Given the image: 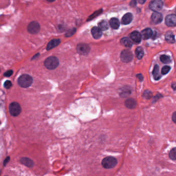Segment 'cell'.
Segmentation results:
<instances>
[{"label":"cell","instance_id":"obj_35","mask_svg":"<svg viewBox=\"0 0 176 176\" xmlns=\"http://www.w3.org/2000/svg\"><path fill=\"white\" fill-rule=\"evenodd\" d=\"M172 120H173V122H176V113L175 112L174 113H173V116H172Z\"/></svg>","mask_w":176,"mask_h":176},{"label":"cell","instance_id":"obj_12","mask_svg":"<svg viewBox=\"0 0 176 176\" xmlns=\"http://www.w3.org/2000/svg\"><path fill=\"white\" fill-rule=\"evenodd\" d=\"M133 20V15L131 13H126L122 18L121 23L123 25H128Z\"/></svg>","mask_w":176,"mask_h":176},{"label":"cell","instance_id":"obj_2","mask_svg":"<svg viewBox=\"0 0 176 176\" xmlns=\"http://www.w3.org/2000/svg\"><path fill=\"white\" fill-rule=\"evenodd\" d=\"M117 160L113 157H107L102 161L101 164L103 167L105 169H111L115 167L117 164Z\"/></svg>","mask_w":176,"mask_h":176},{"label":"cell","instance_id":"obj_31","mask_svg":"<svg viewBox=\"0 0 176 176\" xmlns=\"http://www.w3.org/2000/svg\"><path fill=\"white\" fill-rule=\"evenodd\" d=\"M4 86L5 88L6 89H9L11 88V87H12V83L10 80H6L4 82Z\"/></svg>","mask_w":176,"mask_h":176},{"label":"cell","instance_id":"obj_9","mask_svg":"<svg viewBox=\"0 0 176 176\" xmlns=\"http://www.w3.org/2000/svg\"><path fill=\"white\" fill-rule=\"evenodd\" d=\"M165 23L168 27H175L176 24V15H169L167 16L165 18Z\"/></svg>","mask_w":176,"mask_h":176},{"label":"cell","instance_id":"obj_1","mask_svg":"<svg viewBox=\"0 0 176 176\" xmlns=\"http://www.w3.org/2000/svg\"><path fill=\"white\" fill-rule=\"evenodd\" d=\"M18 82L20 87L23 88H27L32 85L33 82V78L31 76L28 74H23L19 77Z\"/></svg>","mask_w":176,"mask_h":176},{"label":"cell","instance_id":"obj_17","mask_svg":"<svg viewBox=\"0 0 176 176\" xmlns=\"http://www.w3.org/2000/svg\"><path fill=\"white\" fill-rule=\"evenodd\" d=\"M136 100L133 98H128L125 100V106L129 109H133L136 107Z\"/></svg>","mask_w":176,"mask_h":176},{"label":"cell","instance_id":"obj_7","mask_svg":"<svg viewBox=\"0 0 176 176\" xmlns=\"http://www.w3.org/2000/svg\"><path fill=\"white\" fill-rule=\"evenodd\" d=\"M120 58L123 62L128 63L132 60L133 55L130 50H124L121 53Z\"/></svg>","mask_w":176,"mask_h":176},{"label":"cell","instance_id":"obj_38","mask_svg":"<svg viewBox=\"0 0 176 176\" xmlns=\"http://www.w3.org/2000/svg\"><path fill=\"white\" fill-rule=\"evenodd\" d=\"M139 3L141 4H143L145 3V2L146 1V0H138Z\"/></svg>","mask_w":176,"mask_h":176},{"label":"cell","instance_id":"obj_11","mask_svg":"<svg viewBox=\"0 0 176 176\" xmlns=\"http://www.w3.org/2000/svg\"><path fill=\"white\" fill-rule=\"evenodd\" d=\"M60 43H61V40L59 39H54L52 40L48 43L47 47V50H49L53 49L54 47L57 46L60 44Z\"/></svg>","mask_w":176,"mask_h":176},{"label":"cell","instance_id":"obj_27","mask_svg":"<svg viewBox=\"0 0 176 176\" xmlns=\"http://www.w3.org/2000/svg\"><path fill=\"white\" fill-rule=\"evenodd\" d=\"M169 156L171 160L173 161L176 160V148L175 147H174L170 151L169 153Z\"/></svg>","mask_w":176,"mask_h":176},{"label":"cell","instance_id":"obj_30","mask_svg":"<svg viewBox=\"0 0 176 176\" xmlns=\"http://www.w3.org/2000/svg\"><path fill=\"white\" fill-rule=\"evenodd\" d=\"M152 96V93L149 91H145L143 94V97L146 99H149Z\"/></svg>","mask_w":176,"mask_h":176},{"label":"cell","instance_id":"obj_32","mask_svg":"<svg viewBox=\"0 0 176 176\" xmlns=\"http://www.w3.org/2000/svg\"><path fill=\"white\" fill-rule=\"evenodd\" d=\"M13 70H8L4 74V76L5 77H10L13 75Z\"/></svg>","mask_w":176,"mask_h":176},{"label":"cell","instance_id":"obj_3","mask_svg":"<svg viewBox=\"0 0 176 176\" xmlns=\"http://www.w3.org/2000/svg\"><path fill=\"white\" fill-rule=\"evenodd\" d=\"M44 64L49 70H54L59 66V59L55 56L49 57L45 59Z\"/></svg>","mask_w":176,"mask_h":176},{"label":"cell","instance_id":"obj_20","mask_svg":"<svg viewBox=\"0 0 176 176\" xmlns=\"http://www.w3.org/2000/svg\"><path fill=\"white\" fill-rule=\"evenodd\" d=\"M165 40L167 42L169 43H174L176 41L175 35L171 32H168L166 34Z\"/></svg>","mask_w":176,"mask_h":176},{"label":"cell","instance_id":"obj_21","mask_svg":"<svg viewBox=\"0 0 176 176\" xmlns=\"http://www.w3.org/2000/svg\"><path fill=\"white\" fill-rule=\"evenodd\" d=\"M153 78L155 80H157L161 78V75L159 73V66L158 65H155L152 72Z\"/></svg>","mask_w":176,"mask_h":176},{"label":"cell","instance_id":"obj_18","mask_svg":"<svg viewBox=\"0 0 176 176\" xmlns=\"http://www.w3.org/2000/svg\"><path fill=\"white\" fill-rule=\"evenodd\" d=\"M109 25L113 29H117L119 27L120 22L118 19L115 18H112L109 21Z\"/></svg>","mask_w":176,"mask_h":176},{"label":"cell","instance_id":"obj_37","mask_svg":"<svg viewBox=\"0 0 176 176\" xmlns=\"http://www.w3.org/2000/svg\"><path fill=\"white\" fill-rule=\"evenodd\" d=\"M162 96L161 95L157 94V96H156L154 98V100H155V101H157V99H159L160 97H161Z\"/></svg>","mask_w":176,"mask_h":176},{"label":"cell","instance_id":"obj_24","mask_svg":"<svg viewBox=\"0 0 176 176\" xmlns=\"http://www.w3.org/2000/svg\"><path fill=\"white\" fill-rule=\"evenodd\" d=\"M131 93V90L129 88H123L121 89L120 95V96H121V97H125L128 96V95H129Z\"/></svg>","mask_w":176,"mask_h":176},{"label":"cell","instance_id":"obj_13","mask_svg":"<svg viewBox=\"0 0 176 176\" xmlns=\"http://www.w3.org/2000/svg\"><path fill=\"white\" fill-rule=\"evenodd\" d=\"M130 37L131 39L134 42H136L137 43H140L141 41V34L137 31H134L130 34Z\"/></svg>","mask_w":176,"mask_h":176},{"label":"cell","instance_id":"obj_39","mask_svg":"<svg viewBox=\"0 0 176 176\" xmlns=\"http://www.w3.org/2000/svg\"><path fill=\"white\" fill-rule=\"evenodd\" d=\"M40 56V54H36V55L34 56L33 58H32V60H35L36 58H38V57Z\"/></svg>","mask_w":176,"mask_h":176},{"label":"cell","instance_id":"obj_33","mask_svg":"<svg viewBox=\"0 0 176 176\" xmlns=\"http://www.w3.org/2000/svg\"><path fill=\"white\" fill-rule=\"evenodd\" d=\"M137 0H132L130 2V6L132 7H134L135 6H136V2H137Z\"/></svg>","mask_w":176,"mask_h":176},{"label":"cell","instance_id":"obj_42","mask_svg":"<svg viewBox=\"0 0 176 176\" xmlns=\"http://www.w3.org/2000/svg\"><path fill=\"white\" fill-rule=\"evenodd\" d=\"M0 124H1V121H0Z\"/></svg>","mask_w":176,"mask_h":176},{"label":"cell","instance_id":"obj_36","mask_svg":"<svg viewBox=\"0 0 176 176\" xmlns=\"http://www.w3.org/2000/svg\"><path fill=\"white\" fill-rule=\"evenodd\" d=\"M137 77L139 78V80H140V81H142L143 79H144V77L143 76H142V75L141 74H138L137 75Z\"/></svg>","mask_w":176,"mask_h":176},{"label":"cell","instance_id":"obj_41","mask_svg":"<svg viewBox=\"0 0 176 176\" xmlns=\"http://www.w3.org/2000/svg\"><path fill=\"white\" fill-rule=\"evenodd\" d=\"M47 1L49 2H53L55 0H47Z\"/></svg>","mask_w":176,"mask_h":176},{"label":"cell","instance_id":"obj_34","mask_svg":"<svg viewBox=\"0 0 176 176\" xmlns=\"http://www.w3.org/2000/svg\"><path fill=\"white\" fill-rule=\"evenodd\" d=\"M9 159H10V158L8 157L6 158L4 160V165H6L7 164V163H8V162L9 161Z\"/></svg>","mask_w":176,"mask_h":176},{"label":"cell","instance_id":"obj_26","mask_svg":"<svg viewBox=\"0 0 176 176\" xmlns=\"http://www.w3.org/2000/svg\"><path fill=\"white\" fill-rule=\"evenodd\" d=\"M102 11H102V9H100L98 10V11H96L93 14H92L91 15V16L88 17V18L87 19V21H91V20H93V19L95 18L96 17L99 16V15H100V14L102 13Z\"/></svg>","mask_w":176,"mask_h":176},{"label":"cell","instance_id":"obj_4","mask_svg":"<svg viewBox=\"0 0 176 176\" xmlns=\"http://www.w3.org/2000/svg\"><path fill=\"white\" fill-rule=\"evenodd\" d=\"M9 111L13 116H19L21 112V107L19 103L13 102L11 103L9 106Z\"/></svg>","mask_w":176,"mask_h":176},{"label":"cell","instance_id":"obj_19","mask_svg":"<svg viewBox=\"0 0 176 176\" xmlns=\"http://www.w3.org/2000/svg\"><path fill=\"white\" fill-rule=\"evenodd\" d=\"M120 43L124 46L128 48H131L132 46V42L131 40L127 37H124L122 38L120 40Z\"/></svg>","mask_w":176,"mask_h":176},{"label":"cell","instance_id":"obj_5","mask_svg":"<svg viewBox=\"0 0 176 176\" xmlns=\"http://www.w3.org/2000/svg\"><path fill=\"white\" fill-rule=\"evenodd\" d=\"M163 3L162 0H152L149 3V8L155 12L161 11L163 7Z\"/></svg>","mask_w":176,"mask_h":176},{"label":"cell","instance_id":"obj_6","mask_svg":"<svg viewBox=\"0 0 176 176\" xmlns=\"http://www.w3.org/2000/svg\"><path fill=\"white\" fill-rule=\"evenodd\" d=\"M40 30V25L36 21H32L27 26V31L31 34H36Z\"/></svg>","mask_w":176,"mask_h":176},{"label":"cell","instance_id":"obj_25","mask_svg":"<svg viewBox=\"0 0 176 176\" xmlns=\"http://www.w3.org/2000/svg\"><path fill=\"white\" fill-rule=\"evenodd\" d=\"M160 60L163 63H169L171 62V59L169 56L163 55L161 56Z\"/></svg>","mask_w":176,"mask_h":176},{"label":"cell","instance_id":"obj_40","mask_svg":"<svg viewBox=\"0 0 176 176\" xmlns=\"http://www.w3.org/2000/svg\"><path fill=\"white\" fill-rule=\"evenodd\" d=\"M171 86H172V88H173V90H176V84H175V83H173L171 85Z\"/></svg>","mask_w":176,"mask_h":176},{"label":"cell","instance_id":"obj_23","mask_svg":"<svg viewBox=\"0 0 176 176\" xmlns=\"http://www.w3.org/2000/svg\"><path fill=\"white\" fill-rule=\"evenodd\" d=\"M135 54L136 57L138 59H141L144 56V50L143 49V48L141 46L137 47L135 50Z\"/></svg>","mask_w":176,"mask_h":176},{"label":"cell","instance_id":"obj_14","mask_svg":"<svg viewBox=\"0 0 176 176\" xmlns=\"http://www.w3.org/2000/svg\"><path fill=\"white\" fill-rule=\"evenodd\" d=\"M141 38H143V39L147 40L152 37L153 32L151 29L148 28V29H146L143 30L141 32Z\"/></svg>","mask_w":176,"mask_h":176},{"label":"cell","instance_id":"obj_28","mask_svg":"<svg viewBox=\"0 0 176 176\" xmlns=\"http://www.w3.org/2000/svg\"><path fill=\"white\" fill-rule=\"evenodd\" d=\"M77 31V29L75 28L72 29H69V31H67V33L65 34V37H70L72 36V35L75 34V32Z\"/></svg>","mask_w":176,"mask_h":176},{"label":"cell","instance_id":"obj_16","mask_svg":"<svg viewBox=\"0 0 176 176\" xmlns=\"http://www.w3.org/2000/svg\"><path fill=\"white\" fill-rule=\"evenodd\" d=\"M20 162L27 167L31 168L34 166V162L33 161L29 158L23 157L20 159Z\"/></svg>","mask_w":176,"mask_h":176},{"label":"cell","instance_id":"obj_15","mask_svg":"<svg viewBox=\"0 0 176 176\" xmlns=\"http://www.w3.org/2000/svg\"><path fill=\"white\" fill-rule=\"evenodd\" d=\"M91 34L95 39H98L101 37L102 33L98 27H94L91 29Z\"/></svg>","mask_w":176,"mask_h":176},{"label":"cell","instance_id":"obj_22","mask_svg":"<svg viewBox=\"0 0 176 176\" xmlns=\"http://www.w3.org/2000/svg\"><path fill=\"white\" fill-rule=\"evenodd\" d=\"M98 27L101 31H105L109 29V24L107 21L102 20L98 24Z\"/></svg>","mask_w":176,"mask_h":176},{"label":"cell","instance_id":"obj_10","mask_svg":"<svg viewBox=\"0 0 176 176\" xmlns=\"http://www.w3.org/2000/svg\"><path fill=\"white\" fill-rule=\"evenodd\" d=\"M152 22L155 24H159L163 20V16L158 12H154L151 16Z\"/></svg>","mask_w":176,"mask_h":176},{"label":"cell","instance_id":"obj_8","mask_svg":"<svg viewBox=\"0 0 176 176\" xmlns=\"http://www.w3.org/2000/svg\"><path fill=\"white\" fill-rule=\"evenodd\" d=\"M77 50L80 55H87L91 50V47L85 43H80L77 45Z\"/></svg>","mask_w":176,"mask_h":176},{"label":"cell","instance_id":"obj_29","mask_svg":"<svg viewBox=\"0 0 176 176\" xmlns=\"http://www.w3.org/2000/svg\"><path fill=\"white\" fill-rule=\"evenodd\" d=\"M171 67L169 66H163V68L162 69L161 73L163 75H166V74L168 73V72L171 70Z\"/></svg>","mask_w":176,"mask_h":176}]
</instances>
